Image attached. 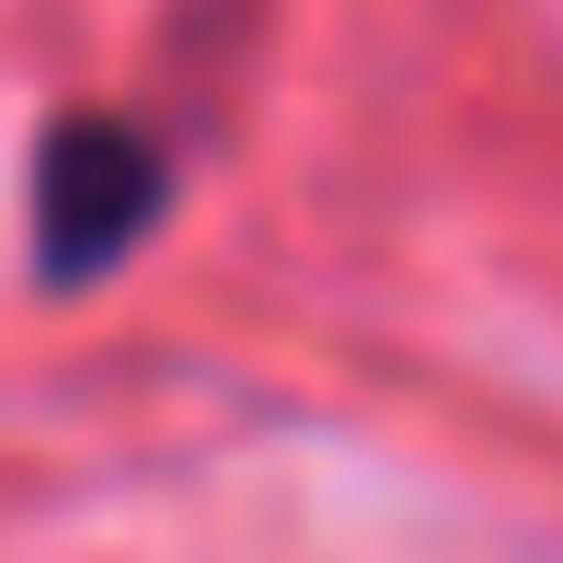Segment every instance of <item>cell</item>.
<instances>
[{"label": "cell", "mask_w": 563, "mask_h": 563, "mask_svg": "<svg viewBox=\"0 0 563 563\" xmlns=\"http://www.w3.org/2000/svg\"><path fill=\"white\" fill-rule=\"evenodd\" d=\"M173 208V139L139 115H58L35 139V185H23V219H35V276L46 288H92L126 253L162 230Z\"/></svg>", "instance_id": "6da1fadb"}]
</instances>
